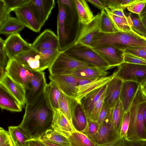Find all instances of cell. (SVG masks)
I'll return each mask as SVG.
<instances>
[{"label":"cell","instance_id":"obj_1","mask_svg":"<svg viewBox=\"0 0 146 146\" xmlns=\"http://www.w3.org/2000/svg\"><path fill=\"white\" fill-rule=\"evenodd\" d=\"M26 104L25 114L19 125L32 139H38L46 131L52 128L53 110L48 105L44 92Z\"/></svg>","mask_w":146,"mask_h":146},{"label":"cell","instance_id":"obj_2","mask_svg":"<svg viewBox=\"0 0 146 146\" xmlns=\"http://www.w3.org/2000/svg\"><path fill=\"white\" fill-rule=\"evenodd\" d=\"M57 36L59 50L63 51L75 44L82 24L80 23L74 0L57 1Z\"/></svg>","mask_w":146,"mask_h":146},{"label":"cell","instance_id":"obj_3","mask_svg":"<svg viewBox=\"0 0 146 146\" xmlns=\"http://www.w3.org/2000/svg\"><path fill=\"white\" fill-rule=\"evenodd\" d=\"M146 106V97L142 93L140 85L130 106L129 127L126 140L146 141V130L143 121V112Z\"/></svg>","mask_w":146,"mask_h":146},{"label":"cell","instance_id":"obj_4","mask_svg":"<svg viewBox=\"0 0 146 146\" xmlns=\"http://www.w3.org/2000/svg\"><path fill=\"white\" fill-rule=\"evenodd\" d=\"M96 41L98 46L111 45L123 51L132 47L146 46V40L132 32H100L96 36Z\"/></svg>","mask_w":146,"mask_h":146},{"label":"cell","instance_id":"obj_5","mask_svg":"<svg viewBox=\"0 0 146 146\" xmlns=\"http://www.w3.org/2000/svg\"><path fill=\"white\" fill-rule=\"evenodd\" d=\"M79 60L88 63L105 71L110 68L105 61L92 48L80 43H75L63 51Z\"/></svg>","mask_w":146,"mask_h":146},{"label":"cell","instance_id":"obj_6","mask_svg":"<svg viewBox=\"0 0 146 146\" xmlns=\"http://www.w3.org/2000/svg\"><path fill=\"white\" fill-rule=\"evenodd\" d=\"M85 67H96L61 51L48 70L50 75H64L68 71Z\"/></svg>","mask_w":146,"mask_h":146},{"label":"cell","instance_id":"obj_7","mask_svg":"<svg viewBox=\"0 0 146 146\" xmlns=\"http://www.w3.org/2000/svg\"><path fill=\"white\" fill-rule=\"evenodd\" d=\"M113 73L123 81H129L140 85L146 81V65L124 62Z\"/></svg>","mask_w":146,"mask_h":146},{"label":"cell","instance_id":"obj_8","mask_svg":"<svg viewBox=\"0 0 146 146\" xmlns=\"http://www.w3.org/2000/svg\"><path fill=\"white\" fill-rule=\"evenodd\" d=\"M8 59L5 67L6 74L23 87L26 92L28 91L30 89V83L33 72L28 70L14 58Z\"/></svg>","mask_w":146,"mask_h":146},{"label":"cell","instance_id":"obj_9","mask_svg":"<svg viewBox=\"0 0 146 146\" xmlns=\"http://www.w3.org/2000/svg\"><path fill=\"white\" fill-rule=\"evenodd\" d=\"M115 76L112 74L107 76L92 78L82 79L77 84L76 100L80 104L81 100L94 90L107 84Z\"/></svg>","mask_w":146,"mask_h":146},{"label":"cell","instance_id":"obj_10","mask_svg":"<svg viewBox=\"0 0 146 146\" xmlns=\"http://www.w3.org/2000/svg\"><path fill=\"white\" fill-rule=\"evenodd\" d=\"M110 114L111 113L104 122L100 125L96 133L91 135H86L96 145L110 143L120 137L112 125Z\"/></svg>","mask_w":146,"mask_h":146},{"label":"cell","instance_id":"obj_11","mask_svg":"<svg viewBox=\"0 0 146 146\" xmlns=\"http://www.w3.org/2000/svg\"><path fill=\"white\" fill-rule=\"evenodd\" d=\"M92 48L107 63L110 69L124 62V51L113 46L106 45Z\"/></svg>","mask_w":146,"mask_h":146},{"label":"cell","instance_id":"obj_12","mask_svg":"<svg viewBox=\"0 0 146 146\" xmlns=\"http://www.w3.org/2000/svg\"><path fill=\"white\" fill-rule=\"evenodd\" d=\"M5 50L9 59L14 58L18 55L31 49L32 44L24 40L19 33L9 36L5 40Z\"/></svg>","mask_w":146,"mask_h":146},{"label":"cell","instance_id":"obj_13","mask_svg":"<svg viewBox=\"0 0 146 146\" xmlns=\"http://www.w3.org/2000/svg\"><path fill=\"white\" fill-rule=\"evenodd\" d=\"M28 5L42 27L54 8L55 2L54 0H30Z\"/></svg>","mask_w":146,"mask_h":146},{"label":"cell","instance_id":"obj_14","mask_svg":"<svg viewBox=\"0 0 146 146\" xmlns=\"http://www.w3.org/2000/svg\"><path fill=\"white\" fill-rule=\"evenodd\" d=\"M49 78L62 93L76 99L77 84L83 78L68 75L50 74Z\"/></svg>","mask_w":146,"mask_h":146},{"label":"cell","instance_id":"obj_15","mask_svg":"<svg viewBox=\"0 0 146 146\" xmlns=\"http://www.w3.org/2000/svg\"><path fill=\"white\" fill-rule=\"evenodd\" d=\"M100 13L94 16L88 23L82 25L80 32L76 43H80L90 46L94 36L100 31Z\"/></svg>","mask_w":146,"mask_h":146},{"label":"cell","instance_id":"obj_16","mask_svg":"<svg viewBox=\"0 0 146 146\" xmlns=\"http://www.w3.org/2000/svg\"><path fill=\"white\" fill-rule=\"evenodd\" d=\"M47 84L43 71L33 72L30 89L26 92V104L31 102L43 93Z\"/></svg>","mask_w":146,"mask_h":146},{"label":"cell","instance_id":"obj_17","mask_svg":"<svg viewBox=\"0 0 146 146\" xmlns=\"http://www.w3.org/2000/svg\"><path fill=\"white\" fill-rule=\"evenodd\" d=\"M32 45L33 48L39 52L48 49H59V47L57 35L49 29L44 30L37 37Z\"/></svg>","mask_w":146,"mask_h":146},{"label":"cell","instance_id":"obj_18","mask_svg":"<svg viewBox=\"0 0 146 146\" xmlns=\"http://www.w3.org/2000/svg\"><path fill=\"white\" fill-rule=\"evenodd\" d=\"M40 52L32 47L30 50L23 52L14 58L25 67L32 72H39L40 70Z\"/></svg>","mask_w":146,"mask_h":146},{"label":"cell","instance_id":"obj_19","mask_svg":"<svg viewBox=\"0 0 146 146\" xmlns=\"http://www.w3.org/2000/svg\"><path fill=\"white\" fill-rule=\"evenodd\" d=\"M14 11L16 17L25 27L35 32L40 31L42 27L36 20L28 3Z\"/></svg>","mask_w":146,"mask_h":146},{"label":"cell","instance_id":"obj_20","mask_svg":"<svg viewBox=\"0 0 146 146\" xmlns=\"http://www.w3.org/2000/svg\"><path fill=\"white\" fill-rule=\"evenodd\" d=\"M123 81L114 76L106 84L104 103L112 109L119 99Z\"/></svg>","mask_w":146,"mask_h":146},{"label":"cell","instance_id":"obj_21","mask_svg":"<svg viewBox=\"0 0 146 146\" xmlns=\"http://www.w3.org/2000/svg\"><path fill=\"white\" fill-rule=\"evenodd\" d=\"M140 86L135 82L123 81L119 100L125 112L129 110Z\"/></svg>","mask_w":146,"mask_h":146},{"label":"cell","instance_id":"obj_22","mask_svg":"<svg viewBox=\"0 0 146 146\" xmlns=\"http://www.w3.org/2000/svg\"><path fill=\"white\" fill-rule=\"evenodd\" d=\"M52 128L56 131L68 138L73 132L76 131L71 125L59 109L53 110Z\"/></svg>","mask_w":146,"mask_h":146},{"label":"cell","instance_id":"obj_23","mask_svg":"<svg viewBox=\"0 0 146 146\" xmlns=\"http://www.w3.org/2000/svg\"><path fill=\"white\" fill-rule=\"evenodd\" d=\"M6 89L17 100L23 107L26 104V91L22 86L6 75L0 81Z\"/></svg>","mask_w":146,"mask_h":146},{"label":"cell","instance_id":"obj_24","mask_svg":"<svg viewBox=\"0 0 146 146\" xmlns=\"http://www.w3.org/2000/svg\"><path fill=\"white\" fill-rule=\"evenodd\" d=\"M106 84L96 89L87 95L81 100L80 104L88 121H89L94 108L98 101L105 92Z\"/></svg>","mask_w":146,"mask_h":146},{"label":"cell","instance_id":"obj_25","mask_svg":"<svg viewBox=\"0 0 146 146\" xmlns=\"http://www.w3.org/2000/svg\"><path fill=\"white\" fill-rule=\"evenodd\" d=\"M78 104L75 99L61 92L58 101L59 109L74 128L72 119Z\"/></svg>","mask_w":146,"mask_h":146},{"label":"cell","instance_id":"obj_26","mask_svg":"<svg viewBox=\"0 0 146 146\" xmlns=\"http://www.w3.org/2000/svg\"><path fill=\"white\" fill-rule=\"evenodd\" d=\"M0 107L12 112H21L23 108L17 100L0 84Z\"/></svg>","mask_w":146,"mask_h":146},{"label":"cell","instance_id":"obj_27","mask_svg":"<svg viewBox=\"0 0 146 146\" xmlns=\"http://www.w3.org/2000/svg\"><path fill=\"white\" fill-rule=\"evenodd\" d=\"M107 71L96 67L79 68L68 71L64 75H68L83 79L92 78L107 76L109 74Z\"/></svg>","mask_w":146,"mask_h":146},{"label":"cell","instance_id":"obj_28","mask_svg":"<svg viewBox=\"0 0 146 146\" xmlns=\"http://www.w3.org/2000/svg\"><path fill=\"white\" fill-rule=\"evenodd\" d=\"M61 92L57 85L51 81L45 88L44 94L45 100L48 105L53 110L59 109L58 101Z\"/></svg>","mask_w":146,"mask_h":146},{"label":"cell","instance_id":"obj_29","mask_svg":"<svg viewBox=\"0 0 146 146\" xmlns=\"http://www.w3.org/2000/svg\"><path fill=\"white\" fill-rule=\"evenodd\" d=\"M8 129L14 146H28L29 141L32 139L27 132L19 125L9 126Z\"/></svg>","mask_w":146,"mask_h":146},{"label":"cell","instance_id":"obj_30","mask_svg":"<svg viewBox=\"0 0 146 146\" xmlns=\"http://www.w3.org/2000/svg\"><path fill=\"white\" fill-rule=\"evenodd\" d=\"M25 27L17 17L10 16L0 27V34L9 36L19 33Z\"/></svg>","mask_w":146,"mask_h":146},{"label":"cell","instance_id":"obj_31","mask_svg":"<svg viewBox=\"0 0 146 146\" xmlns=\"http://www.w3.org/2000/svg\"><path fill=\"white\" fill-rule=\"evenodd\" d=\"M74 0L80 23L82 25L88 24L94 16L86 0Z\"/></svg>","mask_w":146,"mask_h":146},{"label":"cell","instance_id":"obj_32","mask_svg":"<svg viewBox=\"0 0 146 146\" xmlns=\"http://www.w3.org/2000/svg\"><path fill=\"white\" fill-rule=\"evenodd\" d=\"M62 146H70L68 138L54 130L52 128L47 130L39 139Z\"/></svg>","mask_w":146,"mask_h":146},{"label":"cell","instance_id":"obj_33","mask_svg":"<svg viewBox=\"0 0 146 146\" xmlns=\"http://www.w3.org/2000/svg\"><path fill=\"white\" fill-rule=\"evenodd\" d=\"M126 14L128 22L134 32L146 40V28L139 15L131 12Z\"/></svg>","mask_w":146,"mask_h":146},{"label":"cell","instance_id":"obj_34","mask_svg":"<svg viewBox=\"0 0 146 146\" xmlns=\"http://www.w3.org/2000/svg\"><path fill=\"white\" fill-rule=\"evenodd\" d=\"M125 113L122 103L119 99L111 109L110 119L113 126L119 135L121 123Z\"/></svg>","mask_w":146,"mask_h":146},{"label":"cell","instance_id":"obj_35","mask_svg":"<svg viewBox=\"0 0 146 146\" xmlns=\"http://www.w3.org/2000/svg\"><path fill=\"white\" fill-rule=\"evenodd\" d=\"M60 52L58 49L54 48L45 49L40 52L41 54L40 64L41 71H43L51 66Z\"/></svg>","mask_w":146,"mask_h":146},{"label":"cell","instance_id":"obj_36","mask_svg":"<svg viewBox=\"0 0 146 146\" xmlns=\"http://www.w3.org/2000/svg\"><path fill=\"white\" fill-rule=\"evenodd\" d=\"M72 122L76 130L81 132L84 130L87 125V119L80 105L79 104L76 108Z\"/></svg>","mask_w":146,"mask_h":146},{"label":"cell","instance_id":"obj_37","mask_svg":"<svg viewBox=\"0 0 146 146\" xmlns=\"http://www.w3.org/2000/svg\"><path fill=\"white\" fill-rule=\"evenodd\" d=\"M70 146H96V145L87 136L76 131L68 137Z\"/></svg>","mask_w":146,"mask_h":146},{"label":"cell","instance_id":"obj_38","mask_svg":"<svg viewBox=\"0 0 146 146\" xmlns=\"http://www.w3.org/2000/svg\"><path fill=\"white\" fill-rule=\"evenodd\" d=\"M106 13L115 27L119 31L134 32L127 20L123 19L108 12Z\"/></svg>","mask_w":146,"mask_h":146},{"label":"cell","instance_id":"obj_39","mask_svg":"<svg viewBox=\"0 0 146 146\" xmlns=\"http://www.w3.org/2000/svg\"><path fill=\"white\" fill-rule=\"evenodd\" d=\"M100 31L109 33L119 31L115 28L104 9L101 11Z\"/></svg>","mask_w":146,"mask_h":146},{"label":"cell","instance_id":"obj_40","mask_svg":"<svg viewBox=\"0 0 146 146\" xmlns=\"http://www.w3.org/2000/svg\"><path fill=\"white\" fill-rule=\"evenodd\" d=\"M124 54L135 56L146 60V46H134L125 49Z\"/></svg>","mask_w":146,"mask_h":146},{"label":"cell","instance_id":"obj_41","mask_svg":"<svg viewBox=\"0 0 146 146\" xmlns=\"http://www.w3.org/2000/svg\"><path fill=\"white\" fill-rule=\"evenodd\" d=\"M130 113L129 110L125 113L122 121L120 133V136L124 139H127L129 127Z\"/></svg>","mask_w":146,"mask_h":146},{"label":"cell","instance_id":"obj_42","mask_svg":"<svg viewBox=\"0 0 146 146\" xmlns=\"http://www.w3.org/2000/svg\"><path fill=\"white\" fill-rule=\"evenodd\" d=\"M5 6L11 12L28 3L30 0H4Z\"/></svg>","mask_w":146,"mask_h":146},{"label":"cell","instance_id":"obj_43","mask_svg":"<svg viewBox=\"0 0 146 146\" xmlns=\"http://www.w3.org/2000/svg\"><path fill=\"white\" fill-rule=\"evenodd\" d=\"M105 92L96 103L92 112L89 121H97L99 113L104 103Z\"/></svg>","mask_w":146,"mask_h":146},{"label":"cell","instance_id":"obj_44","mask_svg":"<svg viewBox=\"0 0 146 146\" xmlns=\"http://www.w3.org/2000/svg\"><path fill=\"white\" fill-rule=\"evenodd\" d=\"M146 3V0H137L135 3L126 8L130 12L139 15Z\"/></svg>","mask_w":146,"mask_h":146},{"label":"cell","instance_id":"obj_45","mask_svg":"<svg viewBox=\"0 0 146 146\" xmlns=\"http://www.w3.org/2000/svg\"><path fill=\"white\" fill-rule=\"evenodd\" d=\"M99 126L100 125L96 121H88L86 127L81 132L86 136L91 135L97 132Z\"/></svg>","mask_w":146,"mask_h":146},{"label":"cell","instance_id":"obj_46","mask_svg":"<svg viewBox=\"0 0 146 146\" xmlns=\"http://www.w3.org/2000/svg\"><path fill=\"white\" fill-rule=\"evenodd\" d=\"M111 109L103 103L97 121L100 125L103 124L108 117Z\"/></svg>","mask_w":146,"mask_h":146},{"label":"cell","instance_id":"obj_47","mask_svg":"<svg viewBox=\"0 0 146 146\" xmlns=\"http://www.w3.org/2000/svg\"><path fill=\"white\" fill-rule=\"evenodd\" d=\"M104 9L106 12L127 20V17L124 12L123 9L120 7L109 6L105 7Z\"/></svg>","mask_w":146,"mask_h":146},{"label":"cell","instance_id":"obj_48","mask_svg":"<svg viewBox=\"0 0 146 146\" xmlns=\"http://www.w3.org/2000/svg\"><path fill=\"white\" fill-rule=\"evenodd\" d=\"M124 62L135 64L146 65V60L124 53Z\"/></svg>","mask_w":146,"mask_h":146},{"label":"cell","instance_id":"obj_49","mask_svg":"<svg viewBox=\"0 0 146 146\" xmlns=\"http://www.w3.org/2000/svg\"><path fill=\"white\" fill-rule=\"evenodd\" d=\"M10 13L6 7L4 0H0V27L10 17Z\"/></svg>","mask_w":146,"mask_h":146},{"label":"cell","instance_id":"obj_50","mask_svg":"<svg viewBox=\"0 0 146 146\" xmlns=\"http://www.w3.org/2000/svg\"><path fill=\"white\" fill-rule=\"evenodd\" d=\"M5 40L0 38V66L5 68L9 59L4 47Z\"/></svg>","mask_w":146,"mask_h":146},{"label":"cell","instance_id":"obj_51","mask_svg":"<svg viewBox=\"0 0 146 146\" xmlns=\"http://www.w3.org/2000/svg\"><path fill=\"white\" fill-rule=\"evenodd\" d=\"M8 131L2 127H0V146H4L7 144L11 140Z\"/></svg>","mask_w":146,"mask_h":146},{"label":"cell","instance_id":"obj_52","mask_svg":"<svg viewBox=\"0 0 146 146\" xmlns=\"http://www.w3.org/2000/svg\"><path fill=\"white\" fill-rule=\"evenodd\" d=\"M121 0H101V2L104 5L105 7L109 6L121 7L120 3Z\"/></svg>","mask_w":146,"mask_h":146},{"label":"cell","instance_id":"obj_53","mask_svg":"<svg viewBox=\"0 0 146 146\" xmlns=\"http://www.w3.org/2000/svg\"><path fill=\"white\" fill-rule=\"evenodd\" d=\"M124 146H146V141H132L124 139Z\"/></svg>","mask_w":146,"mask_h":146},{"label":"cell","instance_id":"obj_54","mask_svg":"<svg viewBox=\"0 0 146 146\" xmlns=\"http://www.w3.org/2000/svg\"><path fill=\"white\" fill-rule=\"evenodd\" d=\"M96 146H124V139L120 137L110 143Z\"/></svg>","mask_w":146,"mask_h":146},{"label":"cell","instance_id":"obj_55","mask_svg":"<svg viewBox=\"0 0 146 146\" xmlns=\"http://www.w3.org/2000/svg\"><path fill=\"white\" fill-rule=\"evenodd\" d=\"M86 1L98 8L101 11L105 7L101 0H87Z\"/></svg>","mask_w":146,"mask_h":146},{"label":"cell","instance_id":"obj_56","mask_svg":"<svg viewBox=\"0 0 146 146\" xmlns=\"http://www.w3.org/2000/svg\"><path fill=\"white\" fill-rule=\"evenodd\" d=\"M137 1V0H121L120 3L121 7L123 9H125L133 4Z\"/></svg>","mask_w":146,"mask_h":146},{"label":"cell","instance_id":"obj_57","mask_svg":"<svg viewBox=\"0 0 146 146\" xmlns=\"http://www.w3.org/2000/svg\"><path fill=\"white\" fill-rule=\"evenodd\" d=\"M28 146H45L38 139H32L29 141Z\"/></svg>","mask_w":146,"mask_h":146},{"label":"cell","instance_id":"obj_58","mask_svg":"<svg viewBox=\"0 0 146 146\" xmlns=\"http://www.w3.org/2000/svg\"><path fill=\"white\" fill-rule=\"evenodd\" d=\"M6 74L5 68L0 66V81Z\"/></svg>","mask_w":146,"mask_h":146},{"label":"cell","instance_id":"obj_59","mask_svg":"<svg viewBox=\"0 0 146 146\" xmlns=\"http://www.w3.org/2000/svg\"><path fill=\"white\" fill-rule=\"evenodd\" d=\"M45 146H62L52 143L38 139Z\"/></svg>","mask_w":146,"mask_h":146},{"label":"cell","instance_id":"obj_60","mask_svg":"<svg viewBox=\"0 0 146 146\" xmlns=\"http://www.w3.org/2000/svg\"><path fill=\"white\" fill-rule=\"evenodd\" d=\"M139 16L141 19H146V3Z\"/></svg>","mask_w":146,"mask_h":146},{"label":"cell","instance_id":"obj_61","mask_svg":"<svg viewBox=\"0 0 146 146\" xmlns=\"http://www.w3.org/2000/svg\"><path fill=\"white\" fill-rule=\"evenodd\" d=\"M140 85L141 90L143 94L146 97V81Z\"/></svg>","mask_w":146,"mask_h":146},{"label":"cell","instance_id":"obj_62","mask_svg":"<svg viewBox=\"0 0 146 146\" xmlns=\"http://www.w3.org/2000/svg\"><path fill=\"white\" fill-rule=\"evenodd\" d=\"M143 123L146 130V106L144 108L143 110Z\"/></svg>","mask_w":146,"mask_h":146},{"label":"cell","instance_id":"obj_63","mask_svg":"<svg viewBox=\"0 0 146 146\" xmlns=\"http://www.w3.org/2000/svg\"><path fill=\"white\" fill-rule=\"evenodd\" d=\"M4 146H14V145L11 139V140L6 145Z\"/></svg>","mask_w":146,"mask_h":146},{"label":"cell","instance_id":"obj_64","mask_svg":"<svg viewBox=\"0 0 146 146\" xmlns=\"http://www.w3.org/2000/svg\"><path fill=\"white\" fill-rule=\"evenodd\" d=\"M141 19L144 25L146 28V19Z\"/></svg>","mask_w":146,"mask_h":146}]
</instances>
